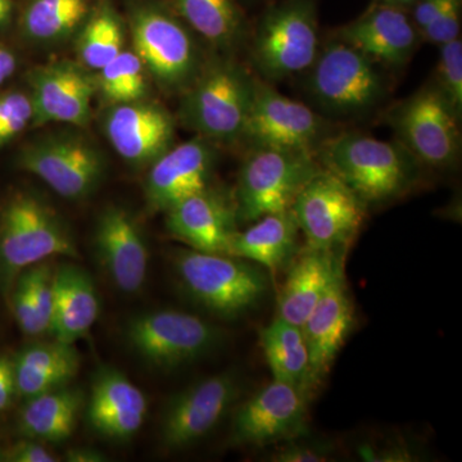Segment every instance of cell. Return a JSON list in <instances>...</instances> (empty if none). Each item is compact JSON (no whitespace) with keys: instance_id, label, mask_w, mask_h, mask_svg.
<instances>
[{"instance_id":"1","label":"cell","mask_w":462,"mask_h":462,"mask_svg":"<svg viewBox=\"0 0 462 462\" xmlns=\"http://www.w3.org/2000/svg\"><path fill=\"white\" fill-rule=\"evenodd\" d=\"M318 161L345 182L365 205L396 199L418 179L419 161L401 143L343 134L319 147Z\"/></svg>"},{"instance_id":"2","label":"cell","mask_w":462,"mask_h":462,"mask_svg":"<svg viewBox=\"0 0 462 462\" xmlns=\"http://www.w3.org/2000/svg\"><path fill=\"white\" fill-rule=\"evenodd\" d=\"M254 93V78L229 57L205 60L181 93L178 117L190 132L214 144L243 139Z\"/></svg>"},{"instance_id":"3","label":"cell","mask_w":462,"mask_h":462,"mask_svg":"<svg viewBox=\"0 0 462 462\" xmlns=\"http://www.w3.org/2000/svg\"><path fill=\"white\" fill-rule=\"evenodd\" d=\"M125 21L151 80L167 93L187 89L205 62L189 26L161 0H126Z\"/></svg>"},{"instance_id":"4","label":"cell","mask_w":462,"mask_h":462,"mask_svg":"<svg viewBox=\"0 0 462 462\" xmlns=\"http://www.w3.org/2000/svg\"><path fill=\"white\" fill-rule=\"evenodd\" d=\"M173 266L188 296L218 318L247 314L269 291L263 267L230 254L185 249L176 254Z\"/></svg>"},{"instance_id":"5","label":"cell","mask_w":462,"mask_h":462,"mask_svg":"<svg viewBox=\"0 0 462 462\" xmlns=\"http://www.w3.org/2000/svg\"><path fill=\"white\" fill-rule=\"evenodd\" d=\"M321 169L314 152L254 148L240 166L233 194L238 224L291 209L300 191Z\"/></svg>"},{"instance_id":"6","label":"cell","mask_w":462,"mask_h":462,"mask_svg":"<svg viewBox=\"0 0 462 462\" xmlns=\"http://www.w3.org/2000/svg\"><path fill=\"white\" fill-rule=\"evenodd\" d=\"M79 258L65 221L44 200L17 191L0 212V264L12 278L51 257Z\"/></svg>"},{"instance_id":"7","label":"cell","mask_w":462,"mask_h":462,"mask_svg":"<svg viewBox=\"0 0 462 462\" xmlns=\"http://www.w3.org/2000/svg\"><path fill=\"white\" fill-rule=\"evenodd\" d=\"M17 165L69 200L88 199L105 178L102 151L83 134L60 132L27 143Z\"/></svg>"},{"instance_id":"8","label":"cell","mask_w":462,"mask_h":462,"mask_svg":"<svg viewBox=\"0 0 462 462\" xmlns=\"http://www.w3.org/2000/svg\"><path fill=\"white\" fill-rule=\"evenodd\" d=\"M366 207L345 182L321 169L300 191L291 212L306 248L345 254L363 226Z\"/></svg>"},{"instance_id":"9","label":"cell","mask_w":462,"mask_h":462,"mask_svg":"<svg viewBox=\"0 0 462 462\" xmlns=\"http://www.w3.org/2000/svg\"><path fill=\"white\" fill-rule=\"evenodd\" d=\"M320 51L314 7L291 0L270 9L260 21L252 45L258 71L269 80H282L311 69Z\"/></svg>"},{"instance_id":"10","label":"cell","mask_w":462,"mask_h":462,"mask_svg":"<svg viewBox=\"0 0 462 462\" xmlns=\"http://www.w3.org/2000/svg\"><path fill=\"white\" fill-rule=\"evenodd\" d=\"M126 338L143 360L170 370L214 351L223 342L224 331L189 312L158 310L134 318L127 325Z\"/></svg>"},{"instance_id":"11","label":"cell","mask_w":462,"mask_h":462,"mask_svg":"<svg viewBox=\"0 0 462 462\" xmlns=\"http://www.w3.org/2000/svg\"><path fill=\"white\" fill-rule=\"evenodd\" d=\"M460 116L437 87H428L401 103L391 115L401 144L419 162L431 167L454 165L460 154Z\"/></svg>"},{"instance_id":"12","label":"cell","mask_w":462,"mask_h":462,"mask_svg":"<svg viewBox=\"0 0 462 462\" xmlns=\"http://www.w3.org/2000/svg\"><path fill=\"white\" fill-rule=\"evenodd\" d=\"M310 69V88L315 98L330 111H367L384 94V84L373 60L339 39L319 51Z\"/></svg>"},{"instance_id":"13","label":"cell","mask_w":462,"mask_h":462,"mask_svg":"<svg viewBox=\"0 0 462 462\" xmlns=\"http://www.w3.org/2000/svg\"><path fill=\"white\" fill-rule=\"evenodd\" d=\"M309 401L297 388L273 379L236 409L231 443L264 447L307 437Z\"/></svg>"},{"instance_id":"14","label":"cell","mask_w":462,"mask_h":462,"mask_svg":"<svg viewBox=\"0 0 462 462\" xmlns=\"http://www.w3.org/2000/svg\"><path fill=\"white\" fill-rule=\"evenodd\" d=\"M240 394L238 375L216 374L182 389L167 403L161 440L169 451L196 445L220 424Z\"/></svg>"},{"instance_id":"15","label":"cell","mask_w":462,"mask_h":462,"mask_svg":"<svg viewBox=\"0 0 462 462\" xmlns=\"http://www.w3.org/2000/svg\"><path fill=\"white\" fill-rule=\"evenodd\" d=\"M27 85L33 106L32 127L51 124L89 126L96 79L78 60H56L33 67L27 74Z\"/></svg>"},{"instance_id":"16","label":"cell","mask_w":462,"mask_h":462,"mask_svg":"<svg viewBox=\"0 0 462 462\" xmlns=\"http://www.w3.org/2000/svg\"><path fill=\"white\" fill-rule=\"evenodd\" d=\"M324 130V120L311 108L254 79V100L243 139L254 147L314 152Z\"/></svg>"},{"instance_id":"17","label":"cell","mask_w":462,"mask_h":462,"mask_svg":"<svg viewBox=\"0 0 462 462\" xmlns=\"http://www.w3.org/2000/svg\"><path fill=\"white\" fill-rule=\"evenodd\" d=\"M106 138L118 156L134 166H151L173 145L176 121L148 98L106 107L100 118Z\"/></svg>"},{"instance_id":"18","label":"cell","mask_w":462,"mask_h":462,"mask_svg":"<svg viewBox=\"0 0 462 462\" xmlns=\"http://www.w3.org/2000/svg\"><path fill=\"white\" fill-rule=\"evenodd\" d=\"M216 157L214 143L199 135L167 149L149 166L144 184L148 206L153 211L166 212L211 187Z\"/></svg>"},{"instance_id":"19","label":"cell","mask_w":462,"mask_h":462,"mask_svg":"<svg viewBox=\"0 0 462 462\" xmlns=\"http://www.w3.org/2000/svg\"><path fill=\"white\" fill-rule=\"evenodd\" d=\"M94 245L116 288L127 294L138 293L147 279L149 249L134 216L123 207L103 209L97 220Z\"/></svg>"},{"instance_id":"20","label":"cell","mask_w":462,"mask_h":462,"mask_svg":"<svg viewBox=\"0 0 462 462\" xmlns=\"http://www.w3.org/2000/svg\"><path fill=\"white\" fill-rule=\"evenodd\" d=\"M238 225L233 197L212 187L166 211L167 231L191 249L208 254H229Z\"/></svg>"},{"instance_id":"21","label":"cell","mask_w":462,"mask_h":462,"mask_svg":"<svg viewBox=\"0 0 462 462\" xmlns=\"http://www.w3.org/2000/svg\"><path fill=\"white\" fill-rule=\"evenodd\" d=\"M419 33L396 5L376 2L366 14L337 33V39L369 57L373 62L403 66L419 44Z\"/></svg>"},{"instance_id":"22","label":"cell","mask_w":462,"mask_h":462,"mask_svg":"<svg viewBox=\"0 0 462 462\" xmlns=\"http://www.w3.org/2000/svg\"><path fill=\"white\" fill-rule=\"evenodd\" d=\"M354 327V302L346 289L345 270H342L300 327L309 348L315 387L330 373Z\"/></svg>"},{"instance_id":"23","label":"cell","mask_w":462,"mask_h":462,"mask_svg":"<svg viewBox=\"0 0 462 462\" xmlns=\"http://www.w3.org/2000/svg\"><path fill=\"white\" fill-rule=\"evenodd\" d=\"M148 411L147 398L118 370H100L91 383L88 419L94 430L115 440L135 436Z\"/></svg>"},{"instance_id":"24","label":"cell","mask_w":462,"mask_h":462,"mask_svg":"<svg viewBox=\"0 0 462 462\" xmlns=\"http://www.w3.org/2000/svg\"><path fill=\"white\" fill-rule=\"evenodd\" d=\"M345 254L303 248L288 266L276 316L302 327L343 269Z\"/></svg>"},{"instance_id":"25","label":"cell","mask_w":462,"mask_h":462,"mask_svg":"<svg viewBox=\"0 0 462 462\" xmlns=\"http://www.w3.org/2000/svg\"><path fill=\"white\" fill-rule=\"evenodd\" d=\"M251 226L236 231L229 254L256 263L267 272L288 269L300 251V227L291 209L264 215Z\"/></svg>"},{"instance_id":"26","label":"cell","mask_w":462,"mask_h":462,"mask_svg":"<svg viewBox=\"0 0 462 462\" xmlns=\"http://www.w3.org/2000/svg\"><path fill=\"white\" fill-rule=\"evenodd\" d=\"M98 293L89 273L63 264L54 273V311L51 333L54 339L75 345L98 320Z\"/></svg>"},{"instance_id":"27","label":"cell","mask_w":462,"mask_h":462,"mask_svg":"<svg viewBox=\"0 0 462 462\" xmlns=\"http://www.w3.org/2000/svg\"><path fill=\"white\" fill-rule=\"evenodd\" d=\"M97 0H23L16 8L18 32L39 47L75 38Z\"/></svg>"},{"instance_id":"28","label":"cell","mask_w":462,"mask_h":462,"mask_svg":"<svg viewBox=\"0 0 462 462\" xmlns=\"http://www.w3.org/2000/svg\"><path fill=\"white\" fill-rule=\"evenodd\" d=\"M260 346L273 379L311 397L315 391L309 348L302 329L275 316L260 330Z\"/></svg>"},{"instance_id":"29","label":"cell","mask_w":462,"mask_h":462,"mask_svg":"<svg viewBox=\"0 0 462 462\" xmlns=\"http://www.w3.org/2000/svg\"><path fill=\"white\" fill-rule=\"evenodd\" d=\"M18 427L27 439L58 443L74 433L84 404L80 389L60 387L26 400Z\"/></svg>"},{"instance_id":"30","label":"cell","mask_w":462,"mask_h":462,"mask_svg":"<svg viewBox=\"0 0 462 462\" xmlns=\"http://www.w3.org/2000/svg\"><path fill=\"white\" fill-rule=\"evenodd\" d=\"M126 21L112 0H97L75 35L78 62L98 71L126 48Z\"/></svg>"},{"instance_id":"31","label":"cell","mask_w":462,"mask_h":462,"mask_svg":"<svg viewBox=\"0 0 462 462\" xmlns=\"http://www.w3.org/2000/svg\"><path fill=\"white\" fill-rule=\"evenodd\" d=\"M169 7L217 51H229L242 38L243 16L234 0H167Z\"/></svg>"},{"instance_id":"32","label":"cell","mask_w":462,"mask_h":462,"mask_svg":"<svg viewBox=\"0 0 462 462\" xmlns=\"http://www.w3.org/2000/svg\"><path fill=\"white\" fill-rule=\"evenodd\" d=\"M97 96L107 106L148 98L147 69L133 48H125L108 65L94 72Z\"/></svg>"},{"instance_id":"33","label":"cell","mask_w":462,"mask_h":462,"mask_svg":"<svg viewBox=\"0 0 462 462\" xmlns=\"http://www.w3.org/2000/svg\"><path fill=\"white\" fill-rule=\"evenodd\" d=\"M33 106L29 90L9 89L0 93V148L32 127Z\"/></svg>"},{"instance_id":"34","label":"cell","mask_w":462,"mask_h":462,"mask_svg":"<svg viewBox=\"0 0 462 462\" xmlns=\"http://www.w3.org/2000/svg\"><path fill=\"white\" fill-rule=\"evenodd\" d=\"M440 48L437 69V88L460 116L462 112V42L456 39Z\"/></svg>"},{"instance_id":"35","label":"cell","mask_w":462,"mask_h":462,"mask_svg":"<svg viewBox=\"0 0 462 462\" xmlns=\"http://www.w3.org/2000/svg\"><path fill=\"white\" fill-rule=\"evenodd\" d=\"M66 365H80V356L75 345H66L54 339V342L41 343L27 346L14 361L17 369L41 370L56 369Z\"/></svg>"},{"instance_id":"36","label":"cell","mask_w":462,"mask_h":462,"mask_svg":"<svg viewBox=\"0 0 462 462\" xmlns=\"http://www.w3.org/2000/svg\"><path fill=\"white\" fill-rule=\"evenodd\" d=\"M80 369V365H66L56 369L35 370L17 369L14 367L16 392L21 397L29 400L45 392L65 387L71 383Z\"/></svg>"},{"instance_id":"37","label":"cell","mask_w":462,"mask_h":462,"mask_svg":"<svg viewBox=\"0 0 462 462\" xmlns=\"http://www.w3.org/2000/svg\"><path fill=\"white\" fill-rule=\"evenodd\" d=\"M29 273L33 300L38 309L44 333H51L54 311V273L50 263H41L26 269Z\"/></svg>"},{"instance_id":"38","label":"cell","mask_w":462,"mask_h":462,"mask_svg":"<svg viewBox=\"0 0 462 462\" xmlns=\"http://www.w3.org/2000/svg\"><path fill=\"white\" fill-rule=\"evenodd\" d=\"M297 438L282 443L267 460L273 462H327L334 458V446L320 440Z\"/></svg>"},{"instance_id":"39","label":"cell","mask_w":462,"mask_h":462,"mask_svg":"<svg viewBox=\"0 0 462 462\" xmlns=\"http://www.w3.org/2000/svg\"><path fill=\"white\" fill-rule=\"evenodd\" d=\"M460 30L461 0H447L443 8L420 33L431 44L442 47L443 44L460 38Z\"/></svg>"},{"instance_id":"40","label":"cell","mask_w":462,"mask_h":462,"mask_svg":"<svg viewBox=\"0 0 462 462\" xmlns=\"http://www.w3.org/2000/svg\"><path fill=\"white\" fill-rule=\"evenodd\" d=\"M14 316L21 330L27 336L36 337L44 334L41 319H39L38 309L33 300L32 281H30L27 270L21 273L14 289Z\"/></svg>"},{"instance_id":"41","label":"cell","mask_w":462,"mask_h":462,"mask_svg":"<svg viewBox=\"0 0 462 462\" xmlns=\"http://www.w3.org/2000/svg\"><path fill=\"white\" fill-rule=\"evenodd\" d=\"M358 455L365 461L372 462H410L418 455L406 443L391 442L385 445H364L358 448Z\"/></svg>"},{"instance_id":"42","label":"cell","mask_w":462,"mask_h":462,"mask_svg":"<svg viewBox=\"0 0 462 462\" xmlns=\"http://www.w3.org/2000/svg\"><path fill=\"white\" fill-rule=\"evenodd\" d=\"M3 460L11 462H56V455L51 454L47 447L39 440L29 439L12 447L5 455Z\"/></svg>"},{"instance_id":"43","label":"cell","mask_w":462,"mask_h":462,"mask_svg":"<svg viewBox=\"0 0 462 462\" xmlns=\"http://www.w3.org/2000/svg\"><path fill=\"white\" fill-rule=\"evenodd\" d=\"M16 392L14 363L7 357H0V410L5 409Z\"/></svg>"},{"instance_id":"44","label":"cell","mask_w":462,"mask_h":462,"mask_svg":"<svg viewBox=\"0 0 462 462\" xmlns=\"http://www.w3.org/2000/svg\"><path fill=\"white\" fill-rule=\"evenodd\" d=\"M446 3L447 0H418L416 2L413 18H415V23L418 26L419 32H421L436 17L438 12L443 8Z\"/></svg>"},{"instance_id":"45","label":"cell","mask_w":462,"mask_h":462,"mask_svg":"<svg viewBox=\"0 0 462 462\" xmlns=\"http://www.w3.org/2000/svg\"><path fill=\"white\" fill-rule=\"evenodd\" d=\"M17 66L16 54L0 42V85L7 83L16 72Z\"/></svg>"},{"instance_id":"46","label":"cell","mask_w":462,"mask_h":462,"mask_svg":"<svg viewBox=\"0 0 462 462\" xmlns=\"http://www.w3.org/2000/svg\"><path fill=\"white\" fill-rule=\"evenodd\" d=\"M66 460L71 462H102L107 460V458L97 449L79 447V448L67 452Z\"/></svg>"},{"instance_id":"47","label":"cell","mask_w":462,"mask_h":462,"mask_svg":"<svg viewBox=\"0 0 462 462\" xmlns=\"http://www.w3.org/2000/svg\"><path fill=\"white\" fill-rule=\"evenodd\" d=\"M16 16V5L14 0H0V32L7 29Z\"/></svg>"},{"instance_id":"48","label":"cell","mask_w":462,"mask_h":462,"mask_svg":"<svg viewBox=\"0 0 462 462\" xmlns=\"http://www.w3.org/2000/svg\"><path fill=\"white\" fill-rule=\"evenodd\" d=\"M378 3H384V5H396V7L403 8L406 5H413L418 0H376Z\"/></svg>"}]
</instances>
